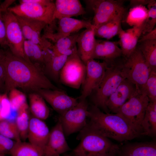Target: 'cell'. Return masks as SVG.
<instances>
[{
    "label": "cell",
    "instance_id": "484cf974",
    "mask_svg": "<svg viewBox=\"0 0 156 156\" xmlns=\"http://www.w3.org/2000/svg\"><path fill=\"white\" fill-rule=\"evenodd\" d=\"M79 34L76 33L57 40L52 44V53L68 56L73 54L77 50V41Z\"/></svg>",
    "mask_w": 156,
    "mask_h": 156
},
{
    "label": "cell",
    "instance_id": "5b68a950",
    "mask_svg": "<svg viewBox=\"0 0 156 156\" xmlns=\"http://www.w3.org/2000/svg\"><path fill=\"white\" fill-rule=\"evenodd\" d=\"M149 102L145 92L137 87L134 94L117 113L126 119L141 135H145L142 124Z\"/></svg>",
    "mask_w": 156,
    "mask_h": 156
},
{
    "label": "cell",
    "instance_id": "7bdbcfd3",
    "mask_svg": "<svg viewBox=\"0 0 156 156\" xmlns=\"http://www.w3.org/2000/svg\"><path fill=\"white\" fill-rule=\"evenodd\" d=\"M153 0H131L129 1L130 5L131 7L136 6L148 5Z\"/></svg>",
    "mask_w": 156,
    "mask_h": 156
},
{
    "label": "cell",
    "instance_id": "d590c367",
    "mask_svg": "<svg viewBox=\"0 0 156 156\" xmlns=\"http://www.w3.org/2000/svg\"><path fill=\"white\" fill-rule=\"evenodd\" d=\"M9 93L8 98L13 110L17 111L22 106L27 103L25 94L17 88L12 89Z\"/></svg>",
    "mask_w": 156,
    "mask_h": 156
},
{
    "label": "cell",
    "instance_id": "7c38bea8",
    "mask_svg": "<svg viewBox=\"0 0 156 156\" xmlns=\"http://www.w3.org/2000/svg\"><path fill=\"white\" fill-rule=\"evenodd\" d=\"M88 105L86 99L79 100L78 104L63 114L59 120L65 135L80 131L86 125Z\"/></svg>",
    "mask_w": 156,
    "mask_h": 156
},
{
    "label": "cell",
    "instance_id": "9a60e30c",
    "mask_svg": "<svg viewBox=\"0 0 156 156\" xmlns=\"http://www.w3.org/2000/svg\"><path fill=\"white\" fill-rule=\"evenodd\" d=\"M36 92L40 95L60 115L73 107L79 102L77 99L69 96L62 89H42Z\"/></svg>",
    "mask_w": 156,
    "mask_h": 156
},
{
    "label": "cell",
    "instance_id": "cb8c5ba5",
    "mask_svg": "<svg viewBox=\"0 0 156 156\" xmlns=\"http://www.w3.org/2000/svg\"><path fill=\"white\" fill-rule=\"evenodd\" d=\"M53 19L62 18H72L83 15L86 13L79 0H56Z\"/></svg>",
    "mask_w": 156,
    "mask_h": 156
},
{
    "label": "cell",
    "instance_id": "bcb514c9",
    "mask_svg": "<svg viewBox=\"0 0 156 156\" xmlns=\"http://www.w3.org/2000/svg\"><path fill=\"white\" fill-rule=\"evenodd\" d=\"M0 156H5V155L0 153Z\"/></svg>",
    "mask_w": 156,
    "mask_h": 156
},
{
    "label": "cell",
    "instance_id": "4dcf8cb0",
    "mask_svg": "<svg viewBox=\"0 0 156 156\" xmlns=\"http://www.w3.org/2000/svg\"><path fill=\"white\" fill-rule=\"evenodd\" d=\"M29 110V106L27 103L22 106L17 111L15 123L21 140H25L27 139L30 120Z\"/></svg>",
    "mask_w": 156,
    "mask_h": 156
},
{
    "label": "cell",
    "instance_id": "4316f807",
    "mask_svg": "<svg viewBox=\"0 0 156 156\" xmlns=\"http://www.w3.org/2000/svg\"><path fill=\"white\" fill-rule=\"evenodd\" d=\"M67 57L68 56L65 55L52 54L51 58L43 68L44 74L49 79L50 78L57 83H61L60 81V72Z\"/></svg>",
    "mask_w": 156,
    "mask_h": 156
},
{
    "label": "cell",
    "instance_id": "60d3db41",
    "mask_svg": "<svg viewBox=\"0 0 156 156\" xmlns=\"http://www.w3.org/2000/svg\"><path fill=\"white\" fill-rule=\"evenodd\" d=\"M5 73L4 67L0 61V92H4Z\"/></svg>",
    "mask_w": 156,
    "mask_h": 156
},
{
    "label": "cell",
    "instance_id": "ffe728a7",
    "mask_svg": "<svg viewBox=\"0 0 156 156\" xmlns=\"http://www.w3.org/2000/svg\"><path fill=\"white\" fill-rule=\"evenodd\" d=\"M116 156H156V143L149 142L129 143L118 147Z\"/></svg>",
    "mask_w": 156,
    "mask_h": 156
},
{
    "label": "cell",
    "instance_id": "f1b7e54d",
    "mask_svg": "<svg viewBox=\"0 0 156 156\" xmlns=\"http://www.w3.org/2000/svg\"><path fill=\"white\" fill-rule=\"evenodd\" d=\"M138 43L137 47L141 51L150 72L156 70V40Z\"/></svg>",
    "mask_w": 156,
    "mask_h": 156
},
{
    "label": "cell",
    "instance_id": "5bb4252c",
    "mask_svg": "<svg viewBox=\"0 0 156 156\" xmlns=\"http://www.w3.org/2000/svg\"><path fill=\"white\" fill-rule=\"evenodd\" d=\"M16 16L25 39L39 45L45 50H51L52 43L48 40L43 38L41 35L42 31L47 25L40 21Z\"/></svg>",
    "mask_w": 156,
    "mask_h": 156
},
{
    "label": "cell",
    "instance_id": "2e32d148",
    "mask_svg": "<svg viewBox=\"0 0 156 156\" xmlns=\"http://www.w3.org/2000/svg\"><path fill=\"white\" fill-rule=\"evenodd\" d=\"M70 150L62 125L58 120L50 132L43 156H59Z\"/></svg>",
    "mask_w": 156,
    "mask_h": 156
},
{
    "label": "cell",
    "instance_id": "ac0fdd59",
    "mask_svg": "<svg viewBox=\"0 0 156 156\" xmlns=\"http://www.w3.org/2000/svg\"><path fill=\"white\" fill-rule=\"evenodd\" d=\"M50 132L43 120L34 116L30 118L27 136L30 143L44 151Z\"/></svg>",
    "mask_w": 156,
    "mask_h": 156
},
{
    "label": "cell",
    "instance_id": "f546056e",
    "mask_svg": "<svg viewBox=\"0 0 156 156\" xmlns=\"http://www.w3.org/2000/svg\"><path fill=\"white\" fill-rule=\"evenodd\" d=\"M145 135L155 136L156 134V101L149 102L142 124Z\"/></svg>",
    "mask_w": 156,
    "mask_h": 156
},
{
    "label": "cell",
    "instance_id": "44dd1931",
    "mask_svg": "<svg viewBox=\"0 0 156 156\" xmlns=\"http://www.w3.org/2000/svg\"><path fill=\"white\" fill-rule=\"evenodd\" d=\"M95 36L94 28L92 25L79 33L77 38L78 53L85 64L92 58L96 41Z\"/></svg>",
    "mask_w": 156,
    "mask_h": 156
},
{
    "label": "cell",
    "instance_id": "6da1fadb",
    "mask_svg": "<svg viewBox=\"0 0 156 156\" xmlns=\"http://www.w3.org/2000/svg\"><path fill=\"white\" fill-rule=\"evenodd\" d=\"M0 61L5 70L4 93L20 88L30 92L42 89H61L55 86L43 69L13 54L10 50H0Z\"/></svg>",
    "mask_w": 156,
    "mask_h": 156
},
{
    "label": "cell",
    "instance_id": "b9f144b4",
    "mask_svg": "<svg viewBox=\"0 0 156 156\" xmlns=\"http://www.w3.org/2000/svg\"><path fill=\"white\" fill-rule=\"evenodd\" d=\"M156 40V27L150 32L142 35L140 38L138 42L145 40Z\"/></svg>",
    "mask_w": 156,
    "mask_h": 156
},
{
    "label": "cell",
    "instance_id": "8992f818",
    "mask_svg": "<svg viewBox=\"0 0 156 156\" xmlns=\"http://www.w3.org/2000/svg\"><path fill=\"white\" fill-rule=\"evenodd\" d=\"M125 79L121 71V64L108 66L102 82L96 90V93L92 99L94 105L102 109L105 113H109L106 106V102Z\"/></svg>",
    "mask_w": 156,
    "mask_h": 156
},
{
    "label": "cell",
    "instance_id": "9c48e42d",
    "mask_svg": "<svg viewBox=\"0 0 156 156\" xmlns=\"http://www.w3.org/2000/svg\"><path fill=\"white\" fill-rule=\"evenodd\" d=\"M86 75V66L78 53L77 50L68 56L60 75L61 83L75 89L83 85Z\"/></svg>",
    "mask_w": 156,
    "mask_h": 156
},
{
    "label": "cell",
    "instance_id": "52a82bcc",
    "mask_svg": "<svg viewBox=\"0 0 156 156\" xmlns=\"http://www.w3.org/2000/svg\"><path fill=\"white\" fill-rule=\"evenodd\" d=\"M121 71L125 79L140 90L144 87L150 71L143 56L137 47L121 64Z\"/></svg>",
    "mask_w": 156,
    "mask_h": 156
},
{
    "label": "cell",
    "instance_id": "7402d4cb",
    "mask_svg": "<svg viewBox=\"0 0 156 156\" xmlns=\"http://www.w3.org/2000/svg\"><path fill=\"white\" fill-rule=\"evenodd\" d=\"M23 50L27 60L43 70L45 65L52 55L51 50H45L39 45L25 39Z\"/></svg>",
    "mask_w": 156,
    "mask_h": 156
},
{
    "label": "cell",
    "instance_id": "603a6c76",
    "mask_svg": "<svg viewBox=\"0 0 156 156\" xmlns=\"http://www.w3.org/2000/svg\"><path fill=\"white\" fill-rule=\"evenodd\" d=\"M116 42L96 40L91 59L104 60L107 63L122 55L120 48Z\"/></svg>",
    "mask_w": 156,
    "mask_h": 156
},
{
    "label": "cell",
    "instance_id": "8fae6325",
    "mask_svg": "<svg viewBox=\"0 0 156 156\" xmlns=\"http://www.w3.org/2000/svg\"><path fill=\"white\" fill-rule=\"evenodd\" d=\"M2 16L5 27L7 46L13 54L27 60L23 50L25 39L16 16L7 9L3 12Z\"/></svg>",
    "mask_w": 156,
    "mask_h": 156
},
{
    "label": "cell",
    "instance_id": "30bf717a",
    "mask_svg": "<svg viewBox=\"0 0 156 156\" xmlns=\"http://www.w3.org/2000/svg\"><path fill=\"white\" fill-rule=\"evenodd\" d=\"M86 6L93 12L91 23L96 29L126 10L122 0H85Z\"/></svg>",
    "mask_w": 156,
    "mask_h": 156
},
{
    "label": "cell",
    "instance_id": "836d02e7",
    "mask_svg": "<svg viewBox=\"0 0 156 156\" xmlns=\"http://www.w3.org/2000/svg\"><path fill=\"white\" fill-rule=\"evenodd\" d=\"M0 134L16 142L21 140L15 122L8 119L0 120Z\"/></svg>",
    "mask_w": 156,
    "mask_h": 156
},
{
    "label": "cell",
    "instance_id": "d6a6232c",
    "mask_svg": "<svg viewBox=\"0 0 156 156\" xmlns=\"http://www.w3.org/2000/svg\"><path fill=\"white\" fill-rule=\"evenodd\" d=\"M148 10L144 5H140L131 8L127 14L126 21L133 27L142 25L146 22Z\"/></svg>",
    "mask_w": 156,
    "mask_h": 156
},
{
    "label": "cell",
    "instance_id": "d6986e66",
    "mask_svg": "<svg viewBox=\"0 0 156 156\" xmlns=\"http://www.w3.org/2000/svg\"><path fill=\"white\" fill-rule=\"evenodd\" d=\"M145 25L146 22L140 26L133 27L126 31L122 29L120 31L118 43L120 46L122 55L125 58L129 56L136 48Z\"/></svg>",
    "mask_w": 156,
    "mask_h": 156
},
{
    "label": "cell",
    "instance_id": "7a4b0ae2",
    "mask_svg": "<svg viewBox=\"0 0 156 156\" xmlns=\"http://www.w3.org/2000/svg\"><path fill=\"white\" fill-rule=\"evenodd\" d=\"M88 124L104 136L122 142L141 136L132 125L118 113H104L92 105L88 109Z\"/></svg>",
    "mask_w": 156,
    "mask_h": 156
},
{
    "label": "cell",
    "instance_id": "ba28073f",
    "mask_svg": "<svg viewBox=\"0 0 156 156\" xmlns=\"http://www.w3.org/2000/svg\"><path fill=\"white\" fill-rule=\"evenodd\" d=\"M51 25H47L44 29L42 37L53 43L58 39L77 33L83 28L92 25L89 20H79L73 18L64 17L55 19Z\"/></svg>",
    "mask_w": 156,
    "mask_h": 156
},
{
    "label": "cell",
    "instance_id": "74e56055",
    "mask_svg": "<svg viewBox=\"0 0 156 156\" xmlns=\"http://www.w3.org/2000/svg\"><path fill=\"white\" fill-rule=\"evenodd\" d=\"M148 16L146 25L142 35L150 32L154 28L156 23V1H153L147 5Z\"/></svg>",
    "mask_w": 156,
    "mask_h": 156
},
{
    "label": "cell",
    "instance_id": "1f68e13d",
    "mask_svg": "<svg viewBox=\"0 0 156 156\" xmlns=\"http://www.w3.org/2000/svg\"><path fill=\"white\" fill-rule=\"evenodd\" d=\"M44 151L22 140L16 142L10 153L12 156H43Z\"/></svg>",
    "mask_w": 156,
    "mask_h": 156
},
{
    "label": "cell",
    "instance_id": "d4e9b609",
    "mask_svg": "<svg viewBox=\"0 0 156 156\" xmlns=\"http://www.w3.org/2000/svg\"><path fill=\"white\" fill-rule=\"evenodd\" d=\"M125 12L126 10L122 11L105 23L94 29L95 36L109 39L118 34L122 29L121 24Z\"/></svg>",
    "mask_w": 156,
    "mask_h": 156
},
{
    "label": "cell",
    "instance_id": "3957f363",
    "mask_svg": "<svg viewBox=\"0 0 156 156\" xmlns=\"http://www.w3.org/2000/svg\"><path fill=\"white\" fill-rule=\"evenodd\" d=\"M80 140L73 151L72 156H92L116 152L118 145L114 144L90 127L87 123L77 137Z\"/></svg>",
    "mask_w": 156,
    "mask_h": 156
},
{
    "label": "cell",
    "instance_id": "e575fe53",
    "mask_svg": "<svg viewBox=\"0 0 156 156\" xmlns=\"http://www.w3.org/2000/svg\"><path fill=\"white\" fill-rule=\"evenodd\" d=\"M140 90L145 92L149 102L156 101V70L150 72L144 87Z\"/></svg>",
    "mask_w": 156,
    "mask_h": 156
},
{
    "label": "cell",
    "instance_id": "f35d334b",
    "mask_svg": "<svg viewBox=\"0 0 156 156\" xmlns=\"http://www.w3.org/2000/svg\"><path fill=\"white\" fill-rule=\"evenodd\" d=\"M7 94L1 95L2 109L1 116L2 120L7 119L11 115L12 109Z\"/></svg>",
    "mask_w": 156,
    "mask_h": 156
},
{
    "label": "cell",
    "instance_id": "83f0119b",
    "mask_svg": "<svg viewBox=\"0 0 156 156\" xmlns=\"http://www.w3.org/2000/svg\"><path fill=\"white\" fill-rule=\"evenodd\" d=\"M29 108L33 116L43 120L47 119L50 111L43 98L36 92H31L29 94Z\"/></svg>",
    "mask_w": 156,
    "mask_h": 156
},
{
    "label": "cell",
    "instance_id": "f6af8a7d",
    "mask_svg": "<svg viewBox=\"0 0 156 156\" xmlns=\"http://www.w3.org/2000/svg\"><path fill=\"white\" fill-rule=\"evenodd\" d=\"M2 109L1 95L0 94V120H2L1 116V111Z\"/></svg>",
    "mask_w": 156,
    "mask_h": 156
},
{
    "label": "cell",
    "instance_id": "4fadbf2b",
    "mask_svg": "<svg viewBox=\"0 0 156 156\" xmlns=\"http://www.w3.org/2000/svg\"><path fill=\"white\" fill-rule=\"evenodd\" d=\"M86 75L81 94L79 100L86 99L101 84L108 66V63L90 59L86 64Z\"/></svg>",
    "mask_w": 156,
    "mask_h": 156
},
{
    "label": "cell",
    "instance_id": "277c9868",
    "mask_svg": "<svg viewBox=\"0 0 156 156\" xmlns=\"http://www.w3.org/2000/svg\"><path fill=\"white\" fill-rule=\"evenodd\" d=\"M20 4L9 7L8 10L16 16L33 19L47 25L54 22L55 2L51 0H21Z\"/></svg>",
    "mask_w": 156,
    "mask_h": 156
},
{
    "label": "cell",
    "instance_id": "ee69618b",
    "mask_svg": "<svg viewBox=\"0 0 156 156\" xmlns=\"http://www.w3.org/2000/svg\"><path fill=\"white\" fill-rule=\"evenodd\" d=\"M92 156H116L115 152H111L102 154L96 155Z\"/></svg>",
    "mask_w": 156,
    "mask_h": 156
},
{
    "label": "cell",
    "instance_id": "ab89813d",
    "mask_svg": "<svg viewBox=\"0 0 156 156\" xmlns=\"http://www.w3.org/2000/svg\"><path fill=\"white\" fill-rule=\"evenodd\" d=\"M16 141L0 134V153L5 155L13 147Z\"/></svg>",
    "mask_w": 156,
    "mask_h": 156
},
{
    "label": "cell",
    "instance_id": "e0dca14e",
    "mask_svg": "<svg viewBox=\"0 0 156 156\" xmlns=\"http://www.w3.org/2000/svg\"><path fill=\"white\" fill-rule=\"evenodd\" d=\"M137 88V86L129 80L124 79L106 102L109 111L117 113L120 108L134 94Z\"/></svg>",
    "mask_w": 156,
    "mask_h": 156
},
{
    "label": "cell",
    "instance_id": "8d00e7d4",
    "mask_svg": "<svg viewBox=\"0 0 156 156\" xmlns=\"http://www.w3.org/2000/svg\"><path fill=\"white\" fill-rule=\"evenodd\" d=\"M15 1V0H5L0 4V45L2 47L7 46L6 29L3 18L2 13Z\"/></svg>",
    "mask_w": 156,
    "mask_h": 156
},
{
    "label": "cell",
    "instance_id": "7dc6e473",
    "mask_svg": "<svg viewBox=\"0 0 156 156\" xmlns=\"http://www.w3.org/2000/svg\"><path fill=\"white\" fill-rule=\"evenodd\" d=\"M71 156L70 155H66V156Z\"/></svg>",
    "mask_w": 156,
    "mask_h": 156
}]
</instances>
